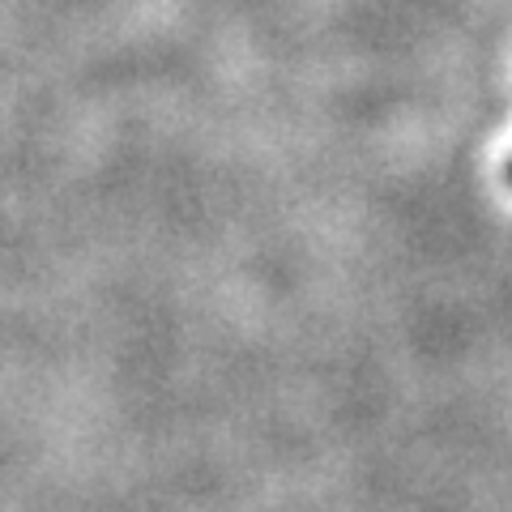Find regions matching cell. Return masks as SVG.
<instances>
[{"label": "cell", "mask_w": 512, "mask_h": 512, "mask_svg": "<svg viewBox=\"0 0 512 512\" xmlns=\"http://www.w3.org/2000/svg\"><path fill=\"white\" fill-rule=\"evenodd\" d=\"M508 184H512V158H508Z\"/></svg>", "instance_id": "cell-1"}]
</instances>
